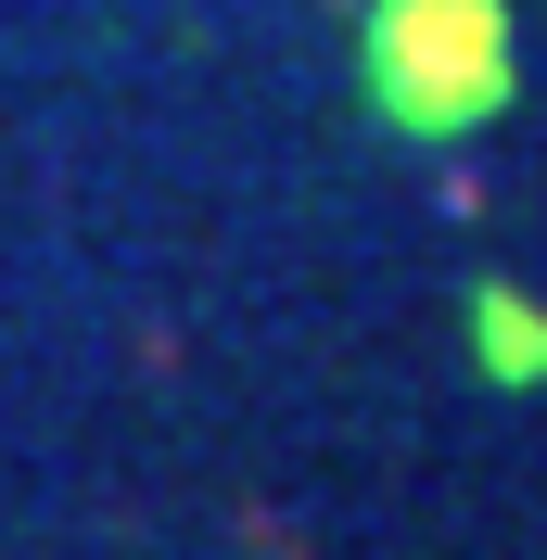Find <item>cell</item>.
Instances as JSON below:
<instances>
[{
	"label": "cell",
	"instance_id": "obj_2",
	"mask_svg": "<svg viewBox=\"0 0 547 560\" xmlns=\"http://www.w3.org/2000/svg\"><path fill=\"white\" fill-rule=\"evenodd\" d=\"M472 357H484V383H510V395L547 383V306L522 280H472Z\"/></svg>",
	"mask_w": 547,
	"mask_h": 560
},
{
	"label": "cell",
	"instance_id": "obj_1",
	"mask_svg": "<svg viewBox=\"0 0 547 560\" xmlns=\"http://www.w3.org/2000/svg\"><path fill=\"white\" fill-rule=\"evenodd\" d=\"M370 115L408 140H458L510 103V13L497 0H370Z\"/></svg>",
	"mask_w": 547,
	"mask_h": 560
}]
</instances>
